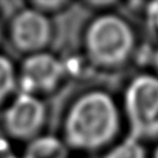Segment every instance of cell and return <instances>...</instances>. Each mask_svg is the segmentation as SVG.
Returning <instances> with one entry per match:
<instances>
[{"label": "cell", "instance_id": "obj_8", "mask_svg": "<svg viewBox=\"0 0 158 158\" xmlns=\"http://www.w3.org/2000/svg\"><path fill=\"white\" fill-rule=\"evenodd\" d=\"M105 158H146V154L139 141L130 136L123 142L115 146Z\"/></svg>", "mask_w": 158, "mask_h": 158}, {"label": "cell", "instance_id": "obj_4", "mask_svg": "<svg viewBox=\"0 0 158 158\" xmlns=\"http://www.w3.org/2000/svg\"><path fill=\"white\" fill-rule=\"evenodd\" d=\"M44 106L32 94L21 93L4 115L6 131L15 138L35 137L44 122Z\"/></svg>", "mask_w": 158, "mask_h": 158}, {"label": "cell", "instance_id": "obj_6", "mask_svg": "<svg viewBox=\"0 0 158 158\" xmlns=\"http://www.w3.org/2000/svg\"><path fill=\"white\" fill-rule=\"evenodd\" d=\"M62 63L52 54L33 53L21 67L20 80L23 91L32 94V91L52 90L63 75Z\"/></svg>", "mask_w": 158, "mask_h": 158}, {"label": "cell", "instance_id": "obj_2", "mask_svg": "<svg viewBox=\"0 0 158 158\" xmlns=\"http://www.w3.org/2000/svg\"><path fill=\"white\" fill-rule=\"evenodd\" d=\"M131 27L121 17L104 15L88 28L85 47L89 57L99 65L114 67L123 63L133 48Z\"/></svg>", "mask_w": 158, "mask_h": 158}, {"label": "cell", "instance_id": "obj_7", "mask_svg": "<svg viewBox=\"0 0 158 158\" xmlns=\"http://www.w3.org/2000/svg\"><path fill=\"white\" fill-rule=\"evenodd\" d=\"M22 158H67V148L58 138L43 136L28 144Z\"/></svg>", "mask_w": 158, "mask_h": 158}, {"label": "cell", "instance_id": "obj_9", "mask_svg": "<svg viewBox=\"0 0 158 158\" xmlns=\"http://www.w3.org/2000/svg\"><path fill=\"white\" fill-rule=\"evenodd\" d=\"M15 70L9 58L0 56V102L14 90Z\"/></svg>", "mask_w": 158, "mask_h": 158}, {"label": "cell", "instance_id": "obj_1", "mask_svg": "<svg viewBox=\"0 0 158 158\" xmlns=\"http://www.w3.org/2000/svg\"><path fill=\"white\" fill-rule=\"evenodd\" d=\"M118 125V111L112 99L102 91L88 93L68 112L65 141L78 149H98L114 138Z\"/></svg>", "mask_w": 158, "mask_h": 158}, {"label": "cell", "instance_id": "obj_11", "mask_svg": "<svg viewBox=\"0 0 158 158\" xmlns=\"http://www.w3.org/2000/svg\"><path fill=\"white\" fill-rule=\"evenodd\" d=\"M0 158H17L7 141L0 138Z\"/></svg>", "mask_w": 158, "mask_h": 158}, {"label": "cell", "instance_id": "obj_5", "mask_svg": "<svg viewBox=\"0 0 158 158\" xmlns=\"http://www.w3.org/2000/svg\"><path fill=\"white\" fill-rule=\"evenodd\" d=\"M10 32L14 44L20 51L38 53L49 41L51 25L42 12L26 9L12 19Z\"/></svg>", "mask_w": 158, "mask_h": 158}, {"label": "cell", "instance_id": "obj_12", "mask_svg": "<svg viewBox=\"0 0 158 158\" xmlns=\"http://www.w3.org/2000/svg\"><path fill=\"white\" fill-rule=\"evenodd\" d=\"M154 65H156V68H157V70H158V51H157V53H156V56H154Z\"/></svg>", "mask_w": 158, "mask_h": 158}, {"label": "cell", "instance_id": "obj_10", "mask_svg": "<svg viewBox=\"0 0 158 158\" xmlns=\"http://www.w3.org/2000/svg\"><path fill=\"white\" fill-rule=\"evenodd\" d=\"M65 4H67L65 1H38V2H35L33 6H35V10L43 14V11H53V10L56 11L59 7L64 6Z\"/></svg>", "mask_w": 158, "mask_h": 158}, {"label": "cell", "instance_id": "obj_13", "mask_svg": "<svg viewBox=\"0 0 158 158\" xmlns=\"http://www.w3.org/2000/svg\"><path fill=\"white\" fill-rule=\"evenodd\" d=\"M154 158H158V148H157V151H156V153H154Z\"/></svg>", "mask_w": 158, "mask_h": 158}, {"label": "cell", "instance_id": "obj_3", "mask_svg": "<svg viewBox=\"0 0 158 158\" xmlns=\"http://www.w3.org/2000/svg\"><path fill=\"white\" fill-rule=\"evenodd\" d=\"M125 107L131 137L153 138L158 136V78L137 77L127 88Z\"/></svg>", "mask_w": 158, "mask_h": 158}]
</instances>
